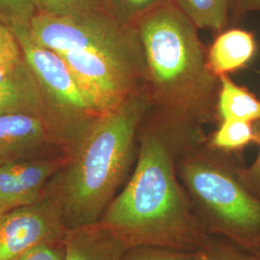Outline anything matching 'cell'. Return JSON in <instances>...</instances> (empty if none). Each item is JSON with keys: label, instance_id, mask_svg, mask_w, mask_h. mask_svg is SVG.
<instances>
[{"label": "cell", "instance_id": "d4e9b609", "mask_svg": "<svg viewBox=\"0 0 260 260\" xmlns=\"http://www.w3.org/2000/svg\"><path fill=\"white\" fill-rule=\"evenodd\" d=\"M237 7L240 11H252L260 9V0H237Z\"/></svg>", "mask_w": 260, "mask_h": 260}, {"label": "cell", "instance_id": "7c38bea8", "mask_svg": "<svg viewBox=\"0 0 260 260\" xmlns=\"http://www.w3.org/2000/svg\"><path fill=\"white\" fill-rule=\"evenodd\" d=\"M65 244V260H121L128 250L99 223L69 230Z\"/></svg>", "mask_w": 260, "mask_h": 260}, {"label": "cell", "instance_id": "ffe728a7", "mask_svg": "<svg viewBox=\"0 0 260 260\" xmlns=\"http://www.w3.org/2000/svg\"><path fill=\"white\" fill-rule=\"evenodd\" d=\"M193 257L194 260H260L259 257L244 254L211 237L193 252Z\"/></svg>", "mask_w": 260, "mask_h": 260}, {"label": "cell", "instance_id": "7402d4cb", "mask_svg": "<svg viewBox=\"0 0 260 260\" xmlns=\"http://www.w3.org/2000/svg\"><path fill=\"white\" fill-rule=\"evenodd\" d=\"M65 239L54 238L42 242L17 260H65Z\"/></svg>", "mask_w": 260, "mask_h": 260}, {"label": "cell", "instance_id": "ac0fdd59", "mask_svg": "<svg viewBox=\"0 0 260 260\" xmlns=\"http://www.w3.org/2000/svg\"><path fill=\"white\" fill-rule=\"evenodd\" d=\"M38 14L71 16L103 10L98 0H31Z\"/></svg>", "mask_w": 260, "mask_h": 260}, {"label": "cell", "instance_id": "603a6c76", "mask_svg": "<svg viewBox=\"0 0 260 260\" xmlns=\"http://www.w3.org/2000/svg\"><path fill=\"white\" fill-rule=\"evenodd\" d=\"M19 47V43L10 28L0 21V56L4 55Z\"/></svg>", "mask_w": 260, "mask_h": 260}, {"label": "cell", "instance_id": "6da1fadb", "mask_svg": "<svg viewBox=\"0 0 260 260\" xmlns=\"http://www.w3.org/2000/svg\"><path fill=\"white\" fill-rule=\"evenodd\" d=\"M203 131L169 124L148 114L139 132L133 172L99 221L129 250L155 247L194 252L210 235L179 180L177 161Z\"/></svg>", "mask_w": 260, "mask_h": 260}, {"label": "cell", "instance_id": "9c48e42d", "mask_svg": "<svg viewBox=\"0 0 260 260\" xmlns=\"http://www.w3.org/2000/svg\"><path fill=\"white\" fill-rule=\"evenodd\" d=\"M14 114L45 118L61 131L20 47L0 56V116Z\"/></svg>", "mask_w": 260, "mask_h": 260}, {"label": "cell", "instance_id": "30bf717a", "mask_svg": "<svg viewBox=\"0 0 260 260\" xmlns=\"http://www.w3.org/2000/svg\"><path fill=\"white\" fill-rule=\"evenodd\" d=\"M68 154L20 160L0 167V216L33 205L46 194L47 182L64 167Z\"/></svg>", "mask_w": 260, "mask_h": 260}, {"label": "cell", "instance_id": "7a4b0ae2", "mask_svg": "<svg viewBox=\"0 0 260 260\" xmlns=\"http://www.w3.org/2000/svg\"><path fill=\"white\" fill-rule=\"evenodd\" d=\"M134 28L149 114L177 127L202 131L217 112L220 82L209 68L197 27L171 0Z\"/></svg>", "mask_w": 260, "mask_h": 260}, {"label": "cell", "instance_id": "cb8c5ba5", "mask_svg": "<svg viewBox=\"0 0 260 260\" xmlns=\"http://www.w3.org/2000/svg\"><path fill=\"white\" fill-rule=\"evenodd\" d=\"M260 123V121H258ZM258 136H259L260 144V125L259 128L256 130ZM245 181L247 183H249L250 185L252 186L254 189H256L260 193V149L258 152V156L255 159V161L253 162V164L251 165V168L245 173Z\"/></svg>", "mask_w": 260, "mask_h": 260}, {"label": "cell", "instance_id": "9a60e30c", "mask_svg": "<svg viewBox=\"0 0 260 260\" xmlns=\"http://www.w3.org/2000/svg\"><path fill=\"white\" fill-rule=\"evenodd\" d=\"M197 28L221 30L226 19L229 0H172Z\"/></svg>", "mask_w": 260, "mask_h": 260}, {"label": "cell", "instance_id": "d6986e66", "mask_svg": "<svg viewBox=\"0 0 260 260\" xmlns=\"http://www.w3.org/2000/svg\"><path fill=\"white\" fill-rule=\"evenodd\" d=\"M36 15L31 0H0V21L9 28L29 26Z\"/></svg>", "mask_w": 260, "mask_h": 260}, {"label": "cell", "instance_id": "5b68a950", "mask_svg": "<svg viewBox=\"0 0 260 260\" xmlns=\"http://www.w3.org/2000/svg\"><path fill=\"white\" fill-rule=\"evenodd\" d=\"M35 41L57 53L93 51L137 70L144 78V60L137 32L103 10L71 16L38 14L29 25Z\"/></svg>", "mask_w": 260, "mask_h": 260}, {"label": "cell", "instance_id": "8fae6325", "mask_svg": "<svg viewBox=\"0 0 260 260\" xmlns=\"http://www.w3.org/2000/svg\"><path fill=\"white\" fill-rule=\"evenodd\" d=\"M48 145H60L67 149L65 139L54 122L34 115L0 116V167L25 160Z\"/></svg>", "mask_w": 260, "mask_h": 260}, {"label": "cell", "instance_id": "8992f818", "mask_svg": "<svg viewBox=\"0 0 260 260\" xmlns=\"http://www.w3.org/2000/svg\"><path fill=\"white\" fill-rule=\"evenodd\" d=\"M10 30L37 78L68 149L85 125L100 114L88 101L61 56L36 42L29 26H15Z\"/></svg>", "mask_w": 260, "mask_h": 260}, {"label": "cell", "instance_id": "52a82bcc", "mask_svg": "<svg viewBox=\"0 0 260 260\" xmlns=\"http://www.w3.org/2000/svg\"><path fill=\"white\" fill-rule=\"evenodd\" d=\"M58 54L98 114L115 109L144 85L143 75L137 70L101 53L67 51Z\"/></svg>", "mask_w": 260, "mask_h": 260}, {"label": "cell", "instance_id": "5bb4252c", "mask_svg": "<svg viewBox=\"0 0 260 260\" xmlns=\"http://www.w3.org/2000/svg\"><path fill=\"white\" fill-rule=\"evenodd\" d=\"M217 112L222 121H260V101L226 75L219 76Z\"/></svg>", "mask_w": 260, "mask_h": 260}, {"label": "cell", "instance_id": "277c9868", "mask_svg": "<svg viewBox=\"0 0 260 260\" xmlns=\"http://www.w3.org/2000/svg\"><path fill=\"white\" fill-rule=\"evenodd\" d=\"M220 154L206 140L189 146L177 161L179 180L205 233L251 241L260 233V200L233 175Z\"/></svg>", "mask_w": 260, "mask_h": 260}, {"label": "cell", "instance_id": "ba28073f", "mask_svg": "<svg viewBox=\"0 0 260 260\" xmlns=\"http://www.w3.org/2000/svg\"><path fill=\"white\" fill-rule=\"evenodd\" d=\"M68 231L58 200L47 187L37 203L0 216V260H17L42 242L65 238Z\"/></svg>", "mask_w": 260, "mask_h": 260}, {"label": "cell", "instance_id": "2e32d148", "mask_svg": "<svg viewBox=\"0 0 260 260\" xmlns=\"http://www.w3.org/2000/svg\"><path fill=\"white\" fill-rule=\"evenodd\" d=\"M251 123L249 121H222L207 144L212 149L229 152L243 149L255 141L259 143V136Z\"/></svg>", "mask_w": 260, "mask_h": 260}, {"label": "cell", "instance_id": "44dd1931", "mask_svg": "<svg viewBox=\"0 0 260 260\" xmlns=\"http://www.w3.org/2000/svg\"><path fill=\"white\" fill-rule=\"evenodd\" d=\"M121 260H194L193 252L155 247H137L127 250Z\"/></svg>", "mask_w": 260, "mask_h": 260}, {"label": "cell", "instance_id": "3957f363", "mask_svg": "<svg viewBox=\"0 0 260 260\" xmlns=\"http://www.w3.org/2000/svg\"><path fill=\"white\" fill-rule=\"evenodd\" d=\"M149 110L143 86L95 116L71 143L64 167L48 184L69 230L99 223L136 162L140 128Z\"/></svg>", "mask_w": 260, "mask_h": 260}, {"label": "cell", "instance_id": "e0dca14e", "mask_svg": "<svg viewBox=\"0 0 260 260\" xmlns=\"http://www.w3.org/2000/svg\"><path fill=\"white\" fill-rule=\"evenodd\" d=\"M103 11L127 27L171 0H98Z\"/></svg>", "mask_w": 260, "mask_h": 260}, {"label": "cell", "instance_id": "4fadbf2b", "mask_svg": "<svg viewBox=\"0 0 260 260\" xmlns=\"http://www.w3.org/2000/svg\"><path fill=\"white\" fill-rule=\"evenodd\" d=\"M256 45L252 34L232 29L219 35L207 55L211 72L218 78L247 65L255 53Z\"/></svg>", "mask_w": 260, "mask_h": 260}]
</instances>
